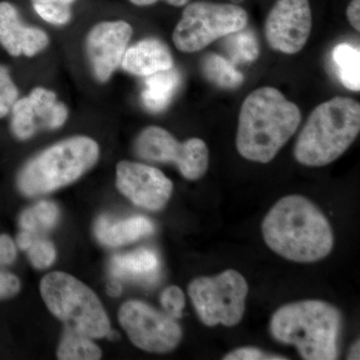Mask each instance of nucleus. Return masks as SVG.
Returning <instances> with one entry per match:
<instances>
[{
	"instance_id": "nucleus-1",
	"label": "nucleus",
	"mask_w": 360,
	"mask_h": 360,
	"mask_svg": "<svg viewBox=\"0 0 360 360\" xmlns=\"http://www.w3.org/2000/svg\"><path fill=\"white\" fill-rule=\"evenodd\" d=\"M262 232L266 245L279 257L311 264L328 257L335 245L328 217L305 196H284L265 215Z\"/></svg>"
},
{
	"instance_id": "nucleus-35",
	"label": "nucleus",
	"mask_w": 360,
	"mask_h": 360,
	"mask_svg": "<svg viewBox=\"0 0 360 360\" xmlns=\"http://www.w3.org/2000/svg\"><path fill=\"white\" fill-rule=\"evenodd\" d=\"M360 342L359 340L355 341L352 347H350L349 352H348L347 359H360L359 357V352H360Z\"/></svg>"
},
{
	"instance_id": "nucleus-4",
	"label": "nucleus",
	"mask_w": 360,
	"mask_h": 360,
	"mask_svg": "<svg viewBox=\"0 0 360 360\" xmlns=\"http://www.w3.org/2000/svg\"><path fill=\"white\" fill-rule=\"evenodd\" d=\"M359 132V101L333 97L311 111L296 139L293 155L304 167H326L352 146Z\"/></svg>"
},
{
	"instance_id": "nucleus-25",
	"label": "nucleus",
	"mask_w": 360,
	"mask_h": 360,
	"mask_svg": "<svg viewBox=\"0 0 360 360\" xmlns=\"http://www.w3.org/2000/svg\"><path fill=\"white\" fill-rule=\"evenodd\" d=\"M18 89L6 66L0 65V118L11 113L14 103L18 101Z\"/></svg>"
},
{
	"instance_id": "nucleus-21",
	"label": "nucleus",
	"mask_w": 360,
	"mask_h": 360,
	"mask_svg": "<svg viewBox=\"0 0 360 360\" xmlns=\"http://www.w3.org/2000/svg\"><path fill=\"white\" fill-rule=\"evenodd\" d=\"M336 72L343 86L352 91L360 89V51L349 44L336 45L333 51Z\"/></svg>"
},
{
	"instance_id": "nucleus-3",
	"label": "nucleus",
	"mask_w": 360,
	"mask_h": 360,
	"mask_svg": "<svg viewBox=\"0 0 360 360\" xmlns=\"http://www.w3.org/2000/svg\"><path fill=\"white\" fill-rule=\"evenodd\" d=\"M342 328L340 310L322 300H302L283 305L270 321V335L293 345L303 359H338V340Z\"/></svg>"
},
{
	"instance_id": "nucleus-13",
	"label": "nucleus",
	"mask_w": 360,
	"mask_h": 360,
	"mask_svg": "<svg viewBox=\"0 0 360 360\" xmlns=\"http://www.w3.org/2000/svg\"><path fill=\"white\" fill-rule=\"evenodd\" d=\"M116 186L135 205L151 212L165 208L174 191V184L161 170L127 160L116 167Z\"/></svg>"
},
{
	"instance_id": "nucleus-15",
	"label": "nucleus",
	"mask_w": 360,
	"mask_h": 360,
	"mask_svg": "<svg viewBox=\"0 0 360 360\" xmlns=\"http://www.w3.org/2000/svg\"><path fill=\"white\" fill-rule=\"evenodd\" d=\"M49 44L46 32L25 25L20 11L11 2H0V44L11 56L32 58Z\"/></svg>"
},
{
	"instance_id": "nucleus-2",
	"label": "nucleus",
	"mask_w": 360,
	"mask_h": 360,
	"mask_svg": "<svg viewBox=\"0 0 360 360\" xmlns=\"http://www.w3.org/2000/svg\"><path fill=\"white\" fill-rule=\"evenodd\" d=\"M300 108L281 90L264 86L253 90L239 111L236 149L245 160L269 163L297 131Z\"/></svg>"
},
{
	"instance_id": "nucleus-14",
	"label": "nucleus",
	"mask_w": 360,
	"mask_h": 360,
	"mask_svg": "<svg viewBox=\"0 0 360 360\" xmlns=\"http://www.w3.org/2000/svg\"><path fill=\"white\" fill-rule=\"evenodd\" d=\"M132 33V26L124 20L103 21L90 30L85 53L97 82H108L122 65Z\"/></svg>"
},
{
	"instance_id": "nucleus-37",
	"label": "nucleus",
	"mask_w": 360,
	"mask_h": 360,
	"mask_svg": "<svg viewBox=\"0 0 360 360\" xmlns=\"http://www.w3.org/2000/svg\"><path fill=\"white\" fill-rule=\"evenodd\" d=\"M122 286H120V284L117 283H110L108 288V295L113 296V297L122 295Z\"/></svg>"
},
{
	"instance_id": "nucleus-30",
	"label": "nucleus",
	"mask_w": 360,
	"mask_h": 360,
	"mask_svg": "<svg viewBox=\"0 0 360 360\" xmlns=\"http://www.w3.org/2000/svg\"><path fill=\"white\" fill-rule=\"evenodd\" d=\"M20 290V281L14 274L0 271V300L13 297Z\"/></svg>"
},
{
	"instance_id": "nucleus-32",
	"label": "nucleus",
	"mask_w": 360,
	"mask_h": 360,
	"mask_svg": "<svg viewBox=\"0 0 360 360\" xmlns=\"http://www.w3.org/2000/svg\"><path fill=\"white\" fill-rule=\"evenodd\" d=\"M347 16L350 25H352L357 32H359L360 0H352V1L349 2L347 8Z\"/></svg>"
},
{
	"instance_id": "nucleus-36",
	"label": "nucleus",
	"mask_w": 360,
	"mask_h": 360,
	"mask_svg": "<svg viewBox=\"0 0 360 360\" xmlns=\"http://www.w3.org/2000/svg\"><path fill=\"white\" fill-rule=\"evenodd\" d=\"M75 0H32V4H63V6H70L73 4Z\"/></svg>"
},
{
	"instance_id": "nucleus-5",
	"label": "nucleus",
	"mask_w": 360,
	"mask_h": 360,
	"mask_svg": "<svg viewBox=\"0 0 360 360\" xmlns=\"http://www.w3.org/2000/svg\"><path fill=\"white\" fill-rule=\"evenodd\" d=\"M98 144L90 137L73 136L53 144L25 163L18 175V187L26 196L52 193L72 184L94 167Z\"/></svg>"
},
{
	"instance_id": "nucleus-8",
	"label": "nucleus",
	"mask_w": 360,
	"mask_h": 360,
	"mask_svg": "<svg viewBox=\"0 0 360 360\" xmlns=\"http://www.w3.org/2000/svg\"><path fill=\"white\" fill-rule=\"evenodd\" d=\"M248 284L243 274L227 269L214 276L194 278L188 295L201 322L206 326L219 324L231 328L243 321Z\"/></svg>"
},
{
	"instance_id": "nucleus-22",
	"label": "nucleus",
	"mask_w": 360,
	"mask_h": 360,
	"mask_svg": "<svg viewBox=\"0 0 360 360\" xmlns=\"http://www.w3.org/2000/svg\"><path fill=\"white\" fill-rule=\"evenodd\" d=\"M58 217V206L51 201H40L22 212L20 224L22 231L39 236L40 233L51 231L56 226Z\"/></svg>"
},
{
	"instance_id": "nucleus-16",
	"label": "nucleus",
	"mask_w": 360,
	"mask_h": 360,
	"mask_svg": "<svg viewBox=\"0 0 360 360\" xmlns=\"http://www.w3.org/2000/svg\"><path fill=\"white\" fill-rule=\"evenodd\" d=\"M174 65L167 45L155 37H148L127 47L120 66L130 75L146 77L169 70Z\"/></svg>"
},
{
	"instance_id": "nucleus-12",
	"label": "nucleus",
	"mask_w": 360,
	"mask_h": 360,
	"mask_svg": "<svg viewBox=\"0 0 360 360\" xmlns=\"http://www.w3.org/2000/svg\"><path fill=\"white\" fill-rule=\"evenodd\" d=\"M11 129L20 141L32 139L41 130L58 129L68 117L65 103L56 92L44 87H35L27 96L18 99L11 108Z\"/></svg>"
},
{
	"instance_id": "nucleus-34",
	"label": "nucleus",
	"mask_w": 360,
	"mask_h": 360,
	"mask_svg": "<svg viewBox=\"0 0 360 360\" xmlns=\"http://www.w3.org/2000/svg\"><path fill=\"white\" fill-rule=\"evenodd\" d=\"M39 238V236H34V234L30 233V232L21 231L18 238H16V243H18V248L21 250H27L30 245H32L33 241Z\"/></svg>"
},
{
	"instance_id": "nucleus-23",
	"label": "nucleus",
	"mask_w": 360,
	"mask_h": 360,
	"mask_svg": "<svg viewBox=\"0 0 360 360\" xmlns=\"http://www.w3.org/2000/svg\"><path fill=\"white\" fill-rule=\"evenodd\" d=\"M101 348L91 338L66 330L58 350L61 360H97L101 359Z\"/></svg>"
},
{
	"instance_id": "nucleus-33",
	"label": "nucleus",
	"mask_w": 360,
	"mask_h": 360,
	"mask_svg": "<svg viewBox=\"0 0 360 360\" xmlns=\"http://www.w3.org/2000/svg\"><path fill=\"white\" fill-rule=\"evenodd\" d=\"M129 1L136 6H149L163 1L172 6L181 7L186 6L188 2H191V0H129Z\"/></svg>"
},
{
	"instance_id": "nucleus-11",
	"label": "nucleus",
	"mask_w": 360,
	"mask_h": 360,
	"mask_svg": "<svg viewBox=\"0 0 360 360\" xmlns=\"http://www.w3.org/2000/svg\"><path fill=\"white\" fill-rule=\"evenodd\" d=\"M311 28L309 0H276L265 20V39L272 51L291 56L302 51Z\"/></svg>"
},
{
	"instance_id": "nucleus-29",
	"label": "nucleus",
	"mask_w": 360,
	"mask_h": 360,
	"mask_svg": "<svg viewBox=\"0 0 360 360\" xmlns=\"http://www.w3.org/2000/svg\"><path fill=\"white\" fill-rule=\"evenodd\" d=\"M224 360H283L281 355L267 354L260 348L240 347L232 350L224 357Z\"/></svg>"
},
{
	"instance_id": "nucleus-19",
	"label": "nucleus",
	"mask_w": 360,
	"mask_h": 360,
	"mask_svg": "<svg viewBox=\"0 0 360 360\" xmlns=\"http://www.w3.org/2000/svg\"><path fill=\"white\" fill-rule=\"evenodd\" d=\"M181 84V75L176 68L160 71L146 77L141 92L144 108L153 113L167 110Z\"/></svg>"
},
{
	"instance_id": "nucleus-26",
	"label": "nucleus",
	"mask_w": 360,
	"mask_h": 360,
	"mask_svg": "<svg viewBox=\"0 0 360 360\" xmlns=\"http://www.w3.org/2000/svg\"><path fill=\"white\" fill-rule=\"evenodd\" d=\"M27 251L30 262L37 269H47L53 264L56 258V248L46 239H35Z\"/></svg>"
},
{
	"instance_id": "nucleus-7",
	"label": "nucleus",
	"mask_w": 360,
	"mask_h": 360,
	"mask_svg": "<svg viewBox=\"0 0 360 360\" xmlns=\"http://www.w3.org/2000/svg\"><path fill=\"white\" fill-rule=\"evenodd\" d=\"M248 14L243 7L210 1L188 2L172 33L179 51L193 53L217 39L246 27Z\"/></svg>"
},
{
	"instance_id": "nucleus-17",
	"label": "nucleus",
	"mask_w": 360,
	"mask_h": 360,
	"mask_svg": "<svg viewBox=\"0 0 360 360\" xmlns=\"http://www.w3.org/2000/svg\"><path fill=\"white\" fill-rule=\"evenodd\" d=\"M94 231L99 243L117 248L150 236L155 231V225L144 217L112 220L103 215L97 219Z\"/></svg>"
},
{
	"instance_id": "nucleus-28",
	"label": "nucleus",
	"mask_w": 360,
	"mask_h": 360,
	"mask_svg": "<svg viewBox=\"0 0 360 360\" xmlns=\"http://www.w3.org/2000/svg\"><path fill=\"white\" fill-rule=\"evenodd\" d=\"M161 307L172 319H180L186 307V296L179 286H168L160 295Z\"/></svg>"
},
{
	"instance_id": "nucleus-24",
	"label": "nucleus",
	"mask_w": 360,
	"mask_h": 360,
	"mask_svg": "<svg viewBox=\"0 0 360 360\" xmlns=\"http://www.w3.org/2000/svg\"><path fill=\"white\" fill-rule=\"evenodd\" d=\"M239 30L227 35V49L233 63H253L259 56V44L255 33L250 30Z\"/></svg>"
},
{
	"instance_id": "nucleus-20",
	"label": "nucleus",
	"mask_w": 360,
	"mask_h": 360,
	"mask_svg": "<svg viewBox=\"0 0 360 360\" xmlns=\"http://www.w3.org/2000/svg\"><path fill=\"white\" fill-rule=\"evenodd\" d=\"M201 71L207 82L221 89H236L245 82L243 73L231 60L213 52L203 56Z\"/></svg>"
},
{
	"instance_id": "nucleus-27",
	"label": "nucleus",
	"mask_w": 360,
	"mask_h": 360,
	"mask_svg": "<svg viewBox=\"0 0 360 360\" xmlns=\"http://www.w3.org/2000/svg\"><path fill=\"white\" fill-rule=\"evenodd\" d=\"M33 8L42 20L53 25H65L71 20L70 6L51 4H33Z\"/></svg>"
},
{
	"instance_id": "nucleus-31",
	"label": "nucleus",
	"mask_w": 360,
	"mask_h": 360,
	"mask_svg": "<svg viewBox=\"0 0 360 360\" xmlns=\"http://www.w3.org/2000/svg\"><path fill=\"white\" fill-rule=\"evenodd\" d=\"M16 258V246L8 236H0V264H11Z\"/></svg>"
},
{
	"instance_id": "nucleus-18",
	"label": "nucleus",
	"mask_w": 360,
	"mask_h": 360,
	"mask_svg": "<svg viewBox=\"0 0 360 360\" xmlns=\"http://www.w3.org/2000/svg\"><path fill=\"white\" fill-rule=\"evenodd\" d=\"M160 269V257L153 250L141 248L112 257L110 272L113 277L135 283H155Z\"/></svg>"
},
{
	"instance_id": "nucleus-10",
	"label": "nucleus",
	"mask_w": 360,
	"mask_h": 360,
	"mask_svg": "<svg viewBox=\"0 0 360 360\" xmlns=\"http://www.w3.org/2000/svg\"><path fill=\"white\" fill-rule=\"evenodd\" d=\"M118 321L130 341L144 352L167 354L181 341L182 329L175 319L141 300L123 303Z\"/></svg>"
},
{
	"instance_id": "nucleus-6",
	"label": "nucleus",
	"mask_w": 360,
	"mask_h": 360,
	"mask_svg": "<svg viewBox=\"0 0 360 360\" xmlns=\"http://www.w3.org/2000/svg\"><path fill=\"white\" fill-rule=\"evenodd\" d=\"M40 295L68 330L89 338H108L110 321L103 303L75 276L61 271L46 274L40 283Z\"/></svg>"
},
{
	"instance_id": "nucleus-9",
	"label": "nucleus",
	"mask_w": 360,
	"mask_h": 360,
	"mask_svg": "<svg viewBox=\"0 0 360 360\" xmlns=\"http://www.w3.org/2000/svg\"><path fill=\"white\" fill-rule=\"evenodd\" d=\"M139 158L151 162L174 163L186 179L198 180L210 165V150L202 139L193 137L184 142L162 127L142 129L134 142Z\"/></svg>"
}]
</instances>
